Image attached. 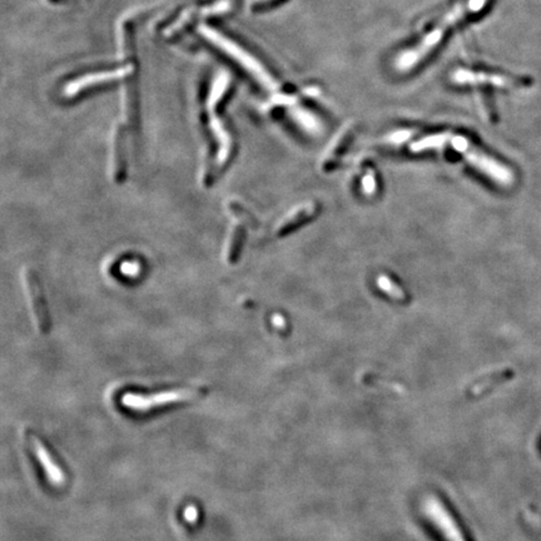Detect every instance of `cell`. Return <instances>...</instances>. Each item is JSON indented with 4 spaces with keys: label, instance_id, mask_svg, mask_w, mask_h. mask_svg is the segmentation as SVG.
Here are the masks:
<instances>
[{
    "label": "cell",
    "instance_id": "7",
    "mask_svg": "<svg viewBox=\"0 0 541 541\" xmlns=\"http://www.w3.org/2000/svg\"><path fill=\"white\" fill-rule=\"evenodd\" d=\"M464 154L471 165H474L477 169L483 171V173L488 174L489 177L494 178L498 183H501V184L512 183V172H510V169L507 167L498 163L496 159L491 158L481 152H477V149H470V145L468 147V149L464 152Z\"/></svg>",
    "mask_w": 541,
    "mask_h": 541
},
{
    "label": "cell",
    "instance_id": "3",
    "mask_svg": "<svg viewBox=\"0 0 541 541\" xmlns=\"http://www.w3.org/2000/svg\"><path fill=\"white\" fill-rule=\"evenodd\" d=\"M203 33H204V36L210 38L211 40L216 45H218L219 48H224V51H227L233 58L237 59L239 63L245 67V69L252 72L253 75L260 80L265 87L271 88V89L277 87L274 78L266 72V69L262 67V64H260L256 59L253 58L252 56H250L248 53H245L243 49H241L236 44L224 39V36L217 34L216 32H213L212 29L204 28Z\"/></svg>",
    "mask_w": 541,
    "mask_h": 541
},
{
    "label": "cell",
    "instance_id": "1",
    "mask_svg": "<svg viewBox=\"0 0 541 541\" xmlns=\"http://www.w3.org/2000/svg\"><path fill=\"white\" fill-rule=\"evenodd\" d=\"M488 4V0H468L465 3H460L455 5L450 12L444 15L440 23L433 27L430 33H427L424 39L420 42L416 47L412 49L404 51L400 54L396 59V68L400 72L410 71L413 67L419 64L426 56L433 51V48L440 43L442 36H445L446 29L455 25L456 23L460 22L462 18L466 15L475 14L481 12L485 5Z\"/></svg>",
    "mask_w": 541,
    "mask_h": 541
},
{
    "label": "cell",
    "instance_id": "9",
    "mask_svg": "<svg viewBox=\"0 0 541 541\" xmlns=\"http://www.w3.org/2000/svg\"><path fill=\"white\" fill-rule=\"evenodd\" d=\"M245 224L239 221V224H236L232 230L230 242L227 245V253H226V260L230 265L237 263L239 256L242 253V248H243L245 241Z\"/></svg>",
    "mask_w": 541,
    "mask_h": 541
},
{
    "label": "cell",
    "instance_id": "14",
    "mask_svg": "<svg viewBox=\"0 0 541 541\" xmlns=\"http://www.w3.org/2000/svg\"><path fill=\"white\" fill-rule=\"evenodd\" d=\"M183 516H184V519L189 524H195L197 519H198V516H200V512H198V509L195 506H187L186 510L183 512Z\"/></svg>",
    "mask_w": 541,
    "mask_h": 541
},
{
    "label": "cell",
    "instance_id": "12",
    "mask_svg": "<svg viewBox=\"0 0 541 541\" xmlns=\"http://www.w3.org/2000/svg\"><path fill=\"white\" fill-rule=\"evenodd\" d=\"M123 74H125L124 71H118L116 73H104V74H97V75H89L87 78L80 80V82H75L71 84L69 87L67 88V93L74 94L80 92V88L88 87L91 84H95V83H101V82H106V80H112V78H119L122 77Z\"/></svg>",
    "mask_w": 541,
    "mask_h": 541
},
{
    "label": "cell",
    "instance_id": "16",
    "mask_svg": "<svg viewBox=\"0 0 541 541\" xmlns=\"http://www.w3.org/2000/svg\"><path fill=\"white\" fill-rule=\"evenodd\" d=\"M363 187H365V191H368V192H372L375 189V178H374L372 173H368L363 178Z\"/></svg>",
    "mask_w": 541,
    "mask_h": 541
},
{
    "label": "cell",
    "instance_id": "4",
    "mask_svg": "<svg viewBox=\"0 0 541 541\" xmlns=\"http://www.w3.org/2000/svg\"><path fill=\"white\" fill-rule=\"evenodd\" d=\"M24 285H25V289H27V293L29 297V303L32 306L33 316L36 320V327L40 333L47 335V333H49L51 328V315H49V310H48V306L45 302V297H44L40 281L32 268H27L24 271Z\"/></svg>",
    "mask_w": 541,
    "mask_h": 541
},
{
    "label": "cell",
    "instance_id": "2",
    "mask_svg": "<svg viewBox=\"0 0 541 541\" xmlns=\"http://www.w3.org/2000/svg\"><path fill=\"white\" fill-rule=\"evenodd\" d=\"M202 387H184V389H174V390L163 391L157 394H134L128 392L123 395L122 405L134 412H149L159 407H166L171 405L189 402L202 396Z\"/></svg>",
    "mask_w": 541,
    "mask_h": 541
},
{
    "label": "cell",
    "instance_id": "15",
    "mask_svg": "<svg viewBox=\"0 0 541 541\" xmlns=\"http://www.w3.org/2000/svg\"><path fill=\"white\" fill-rule=\"evenodd\" d=\"M411 136L410 130H397L394 134H391L390 139L392 142H402Z\"/></svg>",
    "mask_w": 541,
    "mask_h": 541
},
{
    "label": "cell",
    "instance_id": "6",
    "mask_svg": "<svg viewBox=\"0 0 541 541\" xmlns=\"http://www.w3.org/2000/svg\"><path fill=\"white\" fill-rule=\"evenodd\" d=\"M28 442H29L30 448L33 450V454L36 457L38 462L40 464V466L43 468L44 474L47 479L49 480V483L53 486H62L64 485L65 472L64 470L62 469L58 465V462L56 461V459L53 457L51 451L45 448L42 440H39L36 435H28Z\"/></svg>",
    "mask_w": 541,
    "mask_h": 541
},
{
    "label": "cell",
    "instance_id": "5",
    "mask_svg": "<svg viewBox=\"0 0 541 541\" xmlns=\"http://www.w3.org/2000/svg\"><path fill=\"white\" fill-rule=\"evenodd\" d=\"M453 80L459 84H483L496 88L522 87L525 80L514 78L496 73L470 72L466 69H457L453 74Z\"/></svg>",
    "mask_w": 541,
    "mask_h": 541
},
{
    "label": "cell",
    "instance_id": "11",
    "mask_svg": "<svg viewBox=\"0 0 541 541\" xmlns=\"http://www.w3.org/2000/svg\"><path fill=\"white\" fill-rule=\"evenodd\" d=\"M451 138L453 136L450 133H437V134H433V136H427V137L412 143L411 149L413 152H421L441 148L446 143H450Z\"/></svg>",
    "mask_w": 541,
    "mask_h": 541
},
{
    "label": "cell",
    "instance_id": "13",
    "mask_svg": "<svg viewBox=\"0 0 541 541\" xmlns=\"http://www.w3.org/2000/svg\"><path fill=\"white\" fill-rule=\"evenodd\" d=\"M377 286L380 289H383V292H386L389 296L395 298L397 301H405L406 300V295H405L404 289L398 287L395 282L390 280L386 276H380L377 278Z\"/></svg>",
    "mask_w": 541,
    "mask_h": 541
},
{
    "label": "cell",
    "instance_id": "8",
    "mask_svg": "<svg viewBox=\"0 0 541 541\" xmlns=\"http://www.w3.org/2000/svg\"><path fill=\"white\" fill-rule=\"evenodd\" d=\"M317 211V206L315 203H304L302 206H298L296 210L292 211L287 216L282 219L280 224L276 228V233L278 237H282L287 235L292 230H295L300 224L304 221L310 219Z\"/></svg>",
    "mask_w": 541,
    "mask_h": 541
},
{
    "label": "cell",
    "instance_id": "10",
    "mask_svg": "<svg viewBox=\"0 0 541 541\" xmlns=\"http://www.w3.org/2000/svg\"><path fill=\"white\" fill-rule=\"evenodd\" d=\"M291 115L303 130L310 132L312 134H318L322 130V123L312 112L304 108L291 109Z\"/></svg>",
    "mask_w": 541,
    "mask_h": 541
}]
</instances>
